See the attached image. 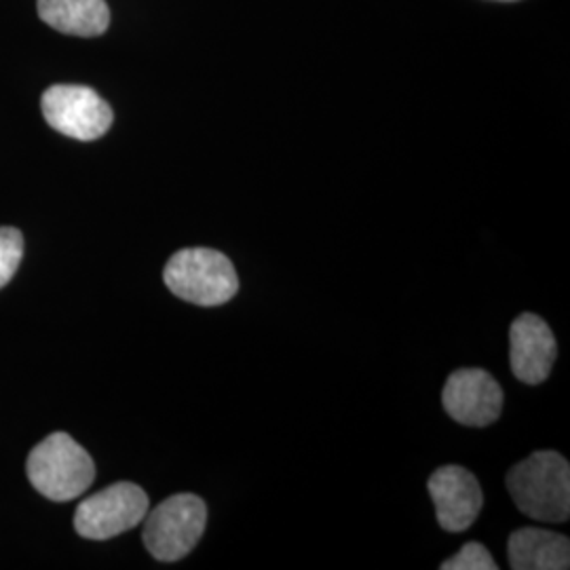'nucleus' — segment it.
<instances>
[{"instance_id": "f257e3e1", "label": "nucleus", "mask_w": 570, "mask_h": 570, "mask_svg": "<svg viewBox=\"0 0 570 570\" xmlns=\"http://www.w3.org/2000/svg\"><path fill=\"white\" fill-rule=\"evenodd\" d=\"M505 482L515 508L524 515L550 524L569 520L570 465L562 454L539 450L513 465Z\"/></svg>"}, {"instance_id": "f03ea898", "label": "nucleus", "mask_w": 570, "mask_h": 570, "mask_svg": "<svg viewBox=\"0 0 570 570\" xmlns=\"http://www.w3.org/2000/svg\"><path fill=\"white\" fill-rule=\"evenodd\" d=\"M164 282L174 296L199 306L225 305L239 289L233 263L209 247L176 252L165 265Z\"/></svg>"}, {"instance_id": "7ed1b4c3", "label": "nucleus", "mask_w": 570, "mask_h": 570, "mask_svg": "<svg viewBox=\"0 0 570 570\" xmlns=\"http://www.w3.org/2000/svg\"><path fill=\"white\" fill-rule=\"evenodd\" d=\"M26 471L30 484L42 497L60 503L77 499L96 478V465L89 452L63 431L51 433L32 449Z\"/></svg>"}, {"instance_id": "20e7f679", "label": "nucleus", "mask_w": 570, "mask_h": 570, "mask_svg": "<svg viewBox=\"0 0 570 570\" xmlns=\"http://www.w3.org/2000/svg\"><path fill=\"white\" fill-rule=\"evenodd\" d=\"M144 546L159 562H178L204 537L207 508L197 494H174L146 513Z\"/></svg>"}, {"instance_id": "39448f33", "label": "nucleus", "mask_w": 570, "mask_h": 570, "mask_svg": "<svg viewBox=\"0 0 570 570\" xmlns=\"http://www.w3.org/2000/svg\"><path fill=\"white\" fill-rule=\"evenodd\" d=\"M42 117L72 140L91 142L112 127V108L98 91L82 85H53L42 94Z\"/></svg>"}, {"instance_id": "423d86ee", "label": "nucleus", "mask_w": 570, "mask_h": 570, "mask_svg": "<svg viewBox=\"0 0 570 570\" xmlns=\"http://www.w3.org/2000/svg\"><path fill=\"white\" fill-rule=\"evenodd\" d=\"M148 508V494L138 484L117 482L82 501L75 513V529L85 539L106 541L136 529Z\"/></svg>"}, {"instance_id": "0eeeda50", "label": "nucleus", "mask_w": 570, "mask_h": 570, "mask_svg": "<svg viewBox=\"0 0 570 570\" xmlns=\"http://www.w3.org/2000/svg\"><path fill=\"white\" fill-rule=\"evenodd\" d=\"M442 404L456 423L487 428L501 416L503 389L487 370L463 367L450 374L442 391Z\"/></svg>"}, {"instance_id": "6e6552de", "label": "nucleus", "mask_w": 570, "mask_h": 570, "mask_svg": "<svg viewBox=\"0 0 570 570\" xmlns=\"http://www.w3.org/2000/svg\"><path fill=\"white\" fill-rule=\"evenodd\" d=\"M440 527L449 532L468 530L480 515L484 494L478 478L461 465L438 469L428 482Z\"/></svg>"}, {"instance_id": "1a4fd4ad", "label": "nucleus", "mask_w": 570, "mask_h": 570, "mask_svg": "<svg viewBox=\"0 0 570 570\" xmlns=\"http://www.w3.org/2000/svg\"><path fill=\"white\" fill-rule=\"evenodd\" d=\"M558 357L551 327L534 313H522L510 330V364L518 381L539 385L548 381Z\"/></svg>"}, {"instance_id": "9d476101", "label": "nucleus", "mask_w": 570, "mask_h": 570, "mask_svg": "<svg viewBox=\"0 0 570 570\" xmlns=\"http://www.w3.org/2000/svg\"><path fill=\"white\" fill-rule=\"evenodd\" d=\"M508 556L513 570H567L570 541L551 530L518 529L511 532Z\"/></svg>"}, {"instance_id": "9b49d317", "label": "nucleus", "mask_w": 570, "mask_h": 570, "mask_svg": "<svg viewBox=\"0 0 570 570\" xmlns=\"http://www.w3.org/2000/svg\"><path fill=\"white\" fill-rule=\"evenodd\" d=\"M37 11L47 26L70 37H100L110 26L106 0H37Z\"/></svg>"}, {"instance_id": "f8f14e48", "label": "nucleus", "mask_w": 570, "mask_h": 570, "mask_svg": "<svg viewBox=\"0 0 570 570\" xmlns=\"http://www.w3.org/2000/svg\"><path fill=\"white\" fill-rule=\"evenodd\" d=\"M23 256V237L13 226H0V289L13 279Z\"/></svg>"}, {"instance_id": "ddd939ff", "label": "nucleus", "mask_w": 570, "mask_h": 570, "mask_svg": "<svg viewBox=\"0 0 570 570\" xmlns=\"http://www.w3.org/2000/svg\"><path fill=\"white\" fill-rule=\"evenodd\" d=\"M497 562L490 556V551L482 546L471 541L456 556L442 562V570H497Z\"/></svg>"}, {"instance_id": "4468645a", "label": "nucleus", "mask_w": 570, "mask_h": 570, "mask_svg": "<svg viewBox=\"0 0 570 570\" xmlns=\"http://www.w3.org/2000/svg\"><path fill=\"white\" fill-rule=\"evenodd\" d=\"M503 2H513V0H503Z\"/></svg>"}]
</instances>
